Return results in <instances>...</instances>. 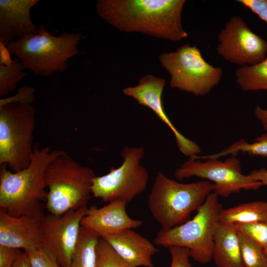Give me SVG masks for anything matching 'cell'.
Wrapping results in <instances>:
<instances>
[{"instance_id":"cell-1","label":"cell","mask_w":267,"mask_h":267,"mask_svg":"<svg viewBox=\"0 0 267 267\" xmlns=\"http://www.w3.org/2000/svg\"><path fill=\"white\" fill-rule=\"evenodd\" d=\"M185 0H98V15L125 32H139L173 42L188 37L181 14Z\"/></svg>"},{"instance_id":"cell-2","label":"cell","mask_w":267,"mask_h":267,"mask_svg":"<svg viewBox=\"0 0 267 267\" xmlns=\"http://www.w3.org/2000/svg\"><path fill=\"white\" fill-rule=\"evenodd\" d=\"M63 152L51 151L47 146L40 148L37 143L27 168L12 172L7 166L0 165V209L13 216L27 215L41 220L44 216L43 202H46L47 195L45 172L50 162Z\"/></svg>"},{"instance_id":"cell-3","label":"cell","mask_w":267,"mask_h":267,"mask_svg":"<svg viewBox=\"0 0 267 267\" xmlns=\"http://www.w3.org/2000/svg\"><path fill=\"white\" fill-rule=\"evenodd\" d=\"M83 38L81 32L52 36L41 24L37 33L17 39L6 47L25 68L35 75L48 77L67 69L68 60L80 53L78 45Z\"/></svg>"},{"instance_id":"cell-4","label":"cell","mask_w":267,"mask_h":267,"mask_svg":"<svg viewBox=\"0 0 267 267\" xmlns=\"http://www.w3.org/2000/svg\"><path fill=\"white\" fill-rule=\"evenodd\" d=\"M215 189L208 180L182 183L158 172L148 198V206L162 228L168 229L186 221Z\"/></svg>"},{"instance_id":"cell-5","label":"cell","mask_w":267,"mask_h":267,"mask_svg":"<svg viewBox=\"0 0 267 267\" xmlns=\"http://www.w3.org/2000/svg\"><path fill=\"white\" fill-rule=\"evenodd\" d=\"M95 177L91 168L81 165L63 151L50 162L45 172L47 211L58 216L87 207Z\"/></svg>"},{"instance_id":"cell-6","label":"cell","mask_w":267,"mask_h":267,"mask_svg":"<svg viewBox=\"0 0 267 267\" xmlns=\"http://www.w3.org/2000/svg\"><path fill=\"white\" fill-rule=\"evenodd\" d=\"M222 209L219 196L213 192L197 209L192 219L171 228H161L153 242L166 248H186L195 261L208 264L212 259L214 237Z\"/></svg>"},{"instance_id":"cell-7","label":"cell","mask_w":267,"mask_h":267,"mask_svg":"<svg viewBox=\"0 0 267 267\" xmlns=\"http://www.w3.org/2000/svg\"><path fill=\"white\" fill-rule=\"evenodd\" d=\"M36 114L30 103L0 106V165L13 172L27 168L31 162Z\"/></svg>"},{"instance_id":"cell-8","label":"cell","mask_w":267,"mask_h":267,"mask_svg":"<svg viewBox=\"0 0 267 267\" xmlns=\"http://www.w3.org/2000/svg\"><path fill=\"white\" fill-rule=\"evenodd\" d=\"M159 59L170 75V87L195 96L209 94L222 77V69L208 63L199 49L188 43L160 54Z\"/></svg>"},{"instance_id":"cell-9","label":"cell","mask_w":267,"mask_h":267,"mask_svg":"<svg viewBox=\"0 0 267 267\" xmlns=\"http://www.w3.org/2000/svg\"><path fill=\"white\" fill-rule=\"evenodd\" d=\"M144 154L143 147L123 148L121 165L117 168L112 167L107 174L94 178L93 196L105 202L121 201L128 203L141 194L149 179L148 172L141 164Z\"/></svg>"},{"instance_id":"cell-10","label":"cell","mask_w":267,"mask_h":267,"mask_svg":"<svg viewBox=\"0 0 267 267\" xmlns=\"http://www.w3.org/2000/svg\"><path fill=\"white\" fill-rule=\"evenodd\" d=\"M174 176L178 180L197 177L208 180L215 185L214 192L223 197L242 189L256 190L264 185L249 175H244L239 160L233 156L224 161L198 155L190 157L176 170Z\"/></svg>"},{"instance_id":"cell-11","label":"cell","mask_w":267,"mask_h":267,"mask_svg":"<svg viewBox=\"0 0 267 267\" xmlns=\"http://www.w3.org/2000/svg\"><path fill=\"white\" fill-rule=\"evenodd\" d=\"M217 51L225 61L242 66L267 57V41L253 32L243 19L233 16L218 35Z\"/></svg>"},{"instance_id":"cell-12","label":"cell","mask_w":267,"mask_h":267,"mask_svg":"<svg viewBox=\"0 0 267 267\" xmlns=\"http://www.w3.org/2000/svg\"><path fill=\"white\" fill-rule=\"evenodd\" d=\"M87 209L83 207L58 216L50 214L41 220L43 244L62 267L70 266Z\"/></svg>"},{"instance_id":"cell-13","label":"cell","mask_w":267,"mask_h":267,"mask_svg":"<svg viewBox=\"0 0 267 267\" xmlns=\"http://www.w3.org/2000/svg\"><path fill=\"white\" fill-rule=\"evenodd\" d=\"M165 84L164 79L147 74L140 78L136 86L124 89L123 92L138 104L150 109L168 126L175 137L180 153L189 157L197 156L201 152L200 147L178 131L165 111L162 94Z\"/></svg>"},{"instance_id":"cell-14","label":"cell","mask_w":267,"mask_h":267,"mask_svg":"<svg viewBox=\"0 0 267 267\" xmlns=\"http://www.w3.org/2000/svg\"><path fill=\"white\" fill-rule=\"evenodd\" d=\"M127 203L114 201L101 207L88 208L81 226L102 238L127 229H134L143 224L141 220L131 218L126 211Z\"/></svg>"},{"instance_id":"cell-15","label":"cell","mask_w":267,"mask_h":267,"mask_svg":"<svg viewBox=\"0 0 267 267\" xmlns=\"http://www.w3.org/2000/svg\"><path fill=\"white\" fill-rule=\"evenodd\" d=\"M43 245L41 220L27 215L13 216L0 210V245L24 251Z\"/></svg>"},{"instance_id":"cell-16","label":"cell","mask_w":267,"mask_h":267,"mask_svg":"<svg viewBox=\"0 0 267 267\" xmlns=\"http://www.w3.org/2000/svg\"><path fill=\"white\" fill-rule=\"evenodd\" d=\"M39 0H0V43L6 46L10 43L38 32L30 12Z\"/></svg>"},{"instance_id":"cell-17","label":"cell","mask_w":267,"mask_h":267,"mask_svg":"<svg viewBox=\"0 0 267 267\" xmlns=\"http://www.w3.org/2000/svg\"><path fill=\"white\" fill-rule=\"evenodd\" d=\"M101 238L133 267H154L152 257L159 250L154 243L133 229H125Z\"/></svg>"},{"instance_id":"cell-18","label":"cell","mask_w":267,"mask_h":267,"mask_svg":"<svg viewBox=\"0 0 267 267\" xmlns=\"http://www.w3.org/2000/svg\"><path fill=\"white\" fill-rule=\"evenodd\" d=\"M212 259L217 267H244L238 230L234 224L219 222L214 237Z\"/></svg>"},{"instance_id":"cell-19","label":"cell","mask_w":267,"mask_h":267,"mask_svg":"<svg viewBox=\"0 0 267 267\" xmlns=\"http://www.w3.org/2000/svg\"><path fill=\"white\" fill-rule=\"evenodd\" d=\"M220 222L232 224L267 222V201H252L223 209Z\"/></svg>"},{"instance_id":"cell-20","label":"cell","mask_w":267,"mask_h":267,"mask_svg":"<svg viewBox=\"0 0 267 267\" xmlns=\"http://www.w3.org/2000/svg\"><path fill=\"white\" fill-rule=\"evenodd\" d=\"M235 77L245 91L267 90V56L257 64L240 66L235 71Z\"/></svg>"},{"instance_id":"cell-21","label":"cell","mask_w":267,"mask_h":267,"mask_svg":"<svg viewBox=\"0 0 267 267\" xmlns=\"http://www.w3.org/2000/svg\"><path fill=\"white\" fill-rule=\"evenodd\" d=\"M99 238L98 236L81 226L69 267H95L96 247Z\"/></svg>"},{"instance_id":"cell-22","label":"cell","mask_w":267,"mask_h":267,"mask_svg":"<svg viewBox=\"0 0 267 267\" xmlns=\"http://www.w3.org/2000/svg\"><path fill=\"white\" fill-rule=\"evenodd\" d=\"M239 152L267 157V133L256 137L252 143L241 139L232 143L221 152L203 157L220 159L227 155L235 156Z\"/></svg>"},{"instance_id":"cell-23","label":"cell","mask_w":267,"mask_h":267,"mask_svg":"<svg viewBox=\"0 0 267 267\" xmlns=\"http://www.w3.org/2000/svg\"><path fill=\"white\" fill-rule=\"evenodd\" d=\"M238 237L244 267H267V255L263 248L239 231Z\"/></svg>"},{"instance_id":"cell-24","label":"cell","mask_w":267,"mask_h":267,"mask_svg":"<svg viewBox=\"0 0 267 267\" xmlns=\"http://www.w3.org/2000/svg\"><path fill=\"white\" fill-rule=\"evenodd\" d=\"M25 69L23 63L17 58L12 60L9 65H0V95L5 96L16 88L27 73L23 72Z\"/></svg>"},{"instance_id":"cell-25","label":"cell","mask_w":267,"mask_h":267,"mask_svg":"<svg viewBox=\"0 0 267 267\" xmlns=\"http://www.w3.org/2000/svg\"><path fill=\"white\" fill-rule=\"evenodd\" d=\"M95 267H134L122 259L105 240L99 238L96 247Z\"/></svg>"},{"instance_id":"cell-26","label":"cell","mask_w":267,"mask_h":267,"mask_svg":"<svg viewBox=\"0 0 267 267\" xmlns=\"http://www.w3.org/2000/svg\"><path fill=\"white\" fill-rule=\"evenodd\" d=\"M23 251L32 267H62L54 254L44 245Z\"/></svg>"},{"instance_id":"cell-27","label":"cell","mask_w":267,"mask_h":267,"mask_svg":"<svg viewBox=\"0 0 267 267\" xmlns=\"http://www.w3.org/2000/svg\"><path fill=\"white\" fill-rule=\"evenodd\" d=\"M234 224L238 231L255 240L267 255V222Z\"/></svg>"},{"instance_id":"cell-28","label":"cell","mask_w":267,"mask_h":267,"mask_svg":"<svg viewBox=\"0 0 267 267\" xmlns=\"http://www.w3.org/2000/svg\"><path fill=\"white\" fill-rule=\"evenodd\" d=\"M169 249L171 256L170 267H192L188 249L178 246H171Z\"/></svg>"},{"instance_id":"cell-29","label":"cell","mask_w":267,"mask_h":267,"mask_svg":"<svg viewBox=\"0 0 267 267\" xmlns=\"http://www.w3.org/2000/svg\"><path fill=\"white\" fill-rule=\"evenodd\" d=\"M35 91L34 88L25 85L19 89L17 93L14 95L1 99L0 100V106L12 102L31 104L35 99Z\"/></svg>"},{"instance_id":"cell-30","label":"cell","mask_w":267,"mask_h":267,"mask_svg":"<svg viewBox=\"0 0 267 267\" xmlns=\"http://www.w3.org/2000/svg\"><path fill=\"white\" fill-rule=\"evenodd\" d=\"M237 1L267 23V0H238Z\"/></svg>"},{"instance_id":"cell-31","label":"cell","mask_w":267,"mask_h":267,"mask_svg":"<svg viewBox=\"0 0 267 267\" xmlns=\"http://www.w3.org/2000/svg\"><path fill=\"white\" fill-rule=\"evenodd\" d=\"M22 252L20 249L0 245V267H12Z\"/></svg>"},{"instance_id":"cell-32","label":"cell","mask_w":267,"mask_h":267,"mask_svg":"<svg viewBox=\"0 0 267 267\" xmlns=\"http://www.w3.org/2000/svg\"><path fill=\"white\" fill-rule=\"evenodd\" d=\"M248 175L254 180L261 182L264 185H267V169L265 168L256 169Z\"/></svg>"},{"instance_id":"cell-33","label":"cell","mask_w":267,"mask_h":267,"mask_svg":"<svg viewBox=\"0 0 267 267\" xmlns=\"http://www.w3.org/2000/svg\"><path fill=\"white\" fill-rule=\"evenodd\" d=\"M254 114L261 123L264 130L267 132V108H262L258 105L254 110Z\"/></svg>"},{"instance_id":"cell-34","label":"cell","mask_w":267,"mask_h":267,"mask_svg":"<svg viewBox=\"0 0 267 267\" xmlns=\"http://www.w3.org/2000/svg\"><path fill=\"white\" fill-rule=\"evenodd\" d=\"M10 53L6 47L0 43V65H9L12 60L10 58Z\"/></svg>"},{"instance_id":"cell-35","label":"cell","mask_w":267,"mask_h":267,"mask_svg":"<svg viewBox=\"0 0 267 267\" xmlns=\"http://www.w3.org/2000/svg\"><path fill=\"white\" fill-rule=\"evenodd\" d=\"M12 267H32L27 257L26 254L23 251L22 252L18 258L14 262Z\"/></svg>"}]
</instances>
